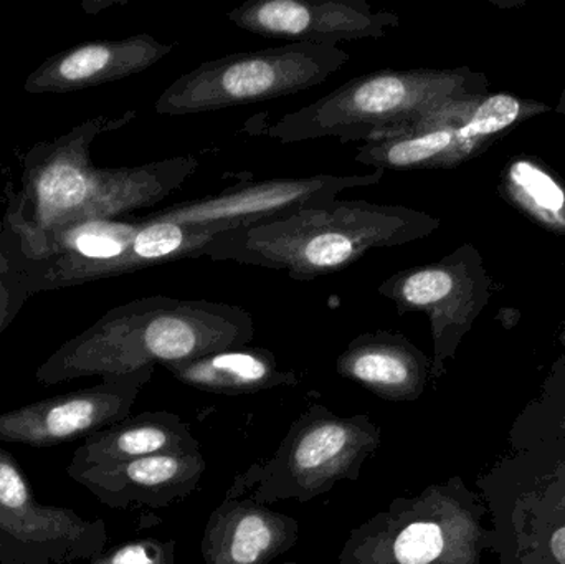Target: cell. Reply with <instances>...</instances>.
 I'll use <instances>...</instances> for the list:
<instances>
[{
    "instance_id": "6da1fadb",
    "label": "cell",
    "mask_w": 565,
    "mask_h": 564,
    "mask_svg": "<svg viewBox=\"0 0 565 564\" xmlns=\"http://www.w3.org/2000/svg\"><path fill=\"white\" fill-rule=\"evenodd\" d=\"M86 119L53 141L39 142L23 156L19 191L7 204L3 225L15 235L39 234L96 219L128 217L182 188L199 161L192 156L161 159L131 168H98L95 139L135 118Z\"/></svg>"
},
{
    "instance_id": "7a4b0ae2",
    "label": "cell",
    "mask_w": 565,
    "mask_h": 564,
    "mask_svg": "<svg viewBox=\"0 0 565 564\" xmlns=\"http://www.w3.org/2000/svg\"><path fill=\"white\" fill-rule=\"evenodd\" d=\"M254 338V317L238 305L154 295L106 311L65 341L39 368L36 380L52 386L78 377L118 376L248 347Z\"/></svg>"
},
{
    "instance_id": "3957f363",
    "label": "cell",
    "mask_w": 565,
    "mask_h": 564,
    "mask_svg": "<svg viewBox=\"0 0 565 564\" xmlns=\"http://www.w3.org/2000/svg\"><path fill=\"white\" fill-rule=\"evenodd\" d=\"M440 219L404 205L334 201L215 235L201 257L286 272L292 280L335 274L375 248L428 237Z\"/></svg>"
},
{
    "instance_id": "277c9868",
    "label": "cell",
    "mask_w": 565,
    "mask_h": 564,
    "mask_svg": "<svg viewBox=\"0 0 565 564\" xmlns=\"http://www.w3.org/2000/svg\"><path fill=\"white\" fill-rule=\"evenodd\" d=\"M487 76L468 66L379 70L355 76L318 102L281 116L265 135L285 145L321 138L377 141L407 131L450 103L487 95Z\"/></svg>"
},
{
    "instance_id": "5b68a950",
    "label": "cell",
    "mask_w": 565,
    "mask_h": 564,
    "mask_svg": "<svg viewBox=\"0 0 565 564\" xmlns=\"http://www.w3.org/2000/svg\"><path fill=\"white\" fill-rule=\"evenodd\" d=\"M487 506L461 477L397 497L351 530L338 564H481L493 550Z\"/></svg>"
},
{
    "instance_id": "8992f818",
    "label": "cell",
    "mask_w": 565,
    "mask_h": 564,
    "mask_svg": "<svg viewBox=\"0 0 565 564\" xmlns=\"http://www.w3.org/2000/svg\"><path fill=\"white\" fill-rule=\"evenodd\" d=\"M381 443V427L365 414L338 416L312 404L292 421L274 456L238 473L227 493L250 496L267 507L311 502L339 482H358Z\"/></svg>"
},
{
    "instance_id": "52a82bcc",
    "label": "cell",
    "mask_w": 565,
    "mask_h": 564,
    "mask_svg": "<svg viewBox=\"0 0 565 564\" xmlns=\"http://www.w3.org/2000/svg\"><path fill=\"white\" fill-rule=\"evenodd\" d=\"M477 487L498 564H565V454L510 449Z\"/></svg>"
},
{
    "instance_id": "ba28073f",
    "label": "cell",
    "mask_w": 565,
    "mask_h": 564,
    "mask_svg": "<svg viewBox=\"0 0 565 564\" xmlns=\"http://www.w3.org/2000/svg\"><path fill=\"white\" fill-rule=\"evenodd\" d=\"M338 45L286 43L232 53L175 78L156 102L162 116L198 115L295 95L321 85L349 62Z\"/></svg>"
},
{
    "instance_id": "9c48e42d",
    "label": "cell",
    "mask_w": 565,
    "mask_h": 564,
    "mask_svg": "<svg viewBox=\"0 0 565 564\" xmlns=\"http://www.w3.org/2000/svg\"><path fill=\"white\" fill-rule=\"evenodd\" d=\"M377 294L392 301L398 315H427L434 341L431 381H438L490 301L491 278L480 252L465 244L434 264L391 275Z\"/></svg>"
},
{
    "instance_id": "30bf717a",
    "label": "cell",
    "mask_w": 565,
    "mask_h": 564,
    "mask_svg": "<svg viewBox=\"0 0 565 564\" xmlns=\"http://www.w3.org/2000/svg\"><path fill=\"white\" fill-rule=\"evenodd\" d=\"M384 174L382 169H375L369 174H318L252 182L225 189L209 198L169 205L148 214V217L222 234L232 228L282 217L305 205L334 201L338 194L348 189L377 185Z\"/></svg>"
},
{
    "instance_id": "8fae6325",
    "label": "cell",
    "mask_w": 565,
    "mask_h": 564,
    "mask_svg": "<svg viewBox=\"0 0 565 564\" xmlns=\"http://www.w3.org/2000/svg\"><path fill=\"white\" fill-rule=\"evenodd\" d=\"M156 366L102 377L86 390L60 394L0 414V443L55 447L92 436L131 416L142 387Z\"/></svg>"
},
{
    "instance_id": "7c38bea8",
    "label": "cell",
    "mask_w": 565,
    "mask_h": 564,
    "mask_svg": "<svg viewBox=\"0 0 565 564\" xmlns=\"http://www.w3.org/2000/svg\"><path fill=\"white\" fill-rule=\"evenodd\" d=\"M227 19L255 35L318 45L384 39L401 25L397 13L372 9L365 0H250Z\"/></svg>"
},
{
    "instance_id": "4fadbf2b",
    "label": "cell",
    "mask_w": 565,
    "mask_h": 564,
    "mask_svg": "<svg viewBox=\"0 0 565 564\" xmlns=\"http://www.w3.org/2000/svg\"><path fill=\"white\" fill-rule=\"evenodd\" d=\"M0 522L3 529L46 556L52 564L92 560L105 552L108 530L103 520H85L70 509L36 502L25 473L12 454L0 447Z\"/></svg>"
},
{
    "instance_id": "5bb4252c",
    "label": "cell",
    "mask_w": 565,
    "mask_h": 564,
    "mask_svg": "<svg viewBox=\"0 0 565 564\" xmlns=\"http://www.w3.org/2000/svg\"><path fill=\"white\" fill-rule=\"evenodd\" d=\"M207 470L204 454H162L116 466L66 469L68 476L116 510L166 509L198 490Z\"/></svg>"
},
{
    "instance_id": "9a60e30c",
    "label": "cell",
    "mask_w": 565,
    "mask_h": 564,
    "mask_svg": "<svg viewBox=\"0 0 565 564\" xmlns=\"http://www.w3.org/2000/svg\"><path fill=\"white\" fill-rule=\"evenodd\" d=\"M172 43H162L148 33L119 40H98L63 50L40 63L26 76V93H70L103 83L118 82L151 68L172 52Z\"/></svg>"
},
{
    "instance_id": "2e32d148",
    "label": "cell",
    "mask_w": 565,
    "mask_h": 564,
    "mask_svg": "<svg viewBox=\"0 0 565 564\" xmlns=\"http://www.w3.org/2000/svg\"><path fill=\"white\" fill-rule=\"evenodd\" d=\"M298 540V520L255 502L250 496L227 493L209 517L202 560L204 564H275Z\"/></svg>"
},
{
    "instance_id": "e0dca14e",
    "label": "cell",
    "mask_w": 565,
    "mask_h": 564,
    "mask_svg": "<svg viewBox=\"0 0 565 564\" xmlns=\"http://www.w3.org/2000/svg\"><path fill=\"white\" fill-rule=\"evenodd\" d=\"M335 373L388 403H415L431 381V358L405 334H359L335 360Z\"/></svg>"
},
{
    "instance_id": "ac0fdd59",
    "label": "cell",
    "mask_w": 565,
    "mask_h": 564,
    "mask_svg": "<svg viewBox=\"0 0 565 564\" xmlns=\"http://www.w3.org/2000/svg\"><path fill=\"white\" fill-rule=\"evenodd\" d=\"M201 453L191 426L168 411L142 413L98 430L73 454L70 469L116 466L162 454Z\"/></svg>"
},
{
    "instance_id": "d6986e66",
    "label": "cell",
    "mask_w": 565,
    "mask_h": 564,
    "mask_svg": "<svg viewBox=\"0 0 565 564\" xmlns=\"http://www.w3.org/2000/svg\"><path fill=\"white\" fill-rule=\"evenodd\" d=\"M164 368L179 383L222 396L257 394L275 387L295 386L299 381L292 371L281 370L274 351L267 348L215 351Z\"/></svg>"
},
{
    "instance_id": "ffe728a7",
    "label": "cell",
    "mask_w": 565,
    "mask_h": 564,
    "mask_svg": "<svg viewBox=\"0 0 565 564\" xmlns=\"http://www.w3.org/2000/svg\"><path fill=\"white\" fill-rule=\"evenodd\" d=\"M454 103L418 119L401 135L364 142L355 151V161L382 171L455 168V131L473 103Z\"/></svg>"
},
{
    "instance_id": "44dd1931",
    "label": "cell",
    "mask_w": 565,
    "mask_h": 564,
    "mask_svg": "<svg viewBox=\"0 0 565 564\" xmlns=\"http://www.w3.org/2000/svg\"><path fill=\"white\" fill-rule=\"evenodd\" d=\"M511 450L565 454V350L553 364L540 394L518 414L510 430Z\"/></svg>"
},
{
    "instance_id": "7402d4cb",
    "label": "cell",
    "mask_w": 565,
    "mask_h": 564,
    "mask_svg": "<svg viewBox=\"0 0 565 564\" xmlns=\"http://www.w3.org/2000/svg\"><path fill=\"white\" fill-rule=\"evenodd\" d=\"M501 192L547 231L565 235V184L531 158H513L501 178Z\"/></svg>"
},
{
    "instance_id": "603a6c76",
    "label": "cell",
    "mask_w": 565,
    "mask_h": 564,
    "mask_svg": "<svg viewBox=\"0 0 565 564\" xmlns=\"http://www.w3.org/2000/svg\"><path fill=\"white\" fill-rule=\"evenodd\" d=\"M551 106L534 99L518 98L510 93H494L475 99L465 121L455 131V164L480 155L497 136L526 121Z\"/></svg>"
},
{
    "instance_id": "cb8c5ba5",
    "label": "cell",
    "mask_w": 565,
    "mask_h": 564,
    "mask_svg": "<svg viewBox=\"0 0 565 564\" xmlns=\"http://www.w3.org/2000/svg\"><path fill=\"white\" fill-rule=\"evenodd\" d=\"M29 298L30 295L17 262L15 242L3 225L2 235H0V337L15 320Z\"/></svg>"
},
{
    "instance_id": "d4e9b609",
    "label": "cell",
    "mask_w": 565,
    "mask_h": 564,
    "mask_svg": "<svg viewBox=\"0 0 565 564\" xmlns=\"http://www.w3.org/2000/svg\"><path fill=\"white\" fill-rule=\"evenodd\" d=\"M175 553L174 539H138L105 550L88 564H174Z\"/></svg>"
},
{
    "instance_id": "484cf974",
    "label": "cell",
    "mask_w": 565,
    "mask_h": 564,
    "mask_svg": "<svg viewBox=\"0 0 565 564\" xmlns=\"http://www.w3.org/2000/svg\"><path fill=\"white\" fill-rule=\"evenodd\" d=\"M0 564H52V562L13 539L0 522Z\"/></svg>"
},
{
    "instance_id": "4316f807",
    "label": "cell",
    "mask_w": 565,
    "mask_h": 564,
    "mask_svg": "<svg viewBox=\"0 0 565 564\" xmlns=\"http://www.w3.org/2000/svg\"><path fill=\"white\" fill-rule=\"evenodd\" d=\"M556 111L565 116V88L563 95H561L559 105H557Z\"/></svg>"
},
{
    "instance_id": "83f0119b",
    "label": "cell",
    "mask_w": 565,
    "mask_h": 564,
    "mask_svg": "<svg viewBox=\"0 0 565 564\" xmlns=\"http://www.w3.org/2000/svg\"><path fill=\"white\" fill-rule=\"evenodd\" d=\"M2 228H3V224H2V221H0V235H2Z\"/></svg>"
},
{
    "instance_id": "f1b7e54d",
    "label": "cell",
    "mask_w": 565,
    "mask_h": 564,
    "mask_svg": "<svg viewBox=\"0 0 565 564\" xmlns=\"http://www.w3.org/2000/svg\"><path fill=\"white\" fill-rule=\"evenodd\" d=\"M275 564H296V563H292V562H282V563H275Z\"/></svg>"
}]
</instances>
